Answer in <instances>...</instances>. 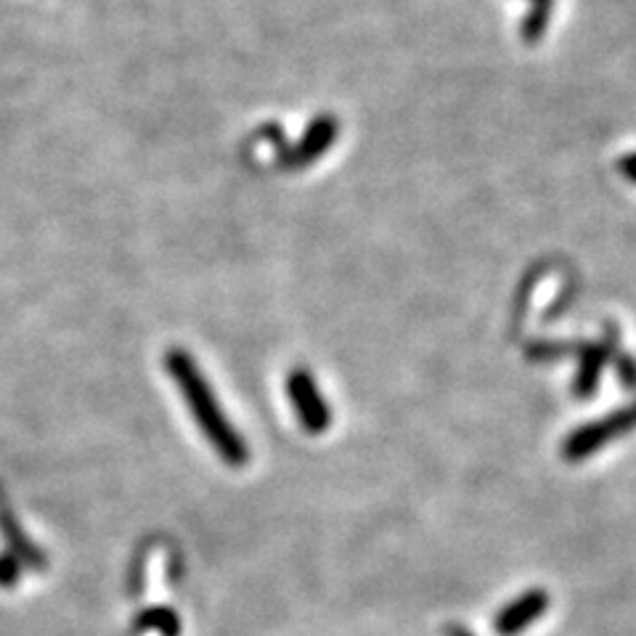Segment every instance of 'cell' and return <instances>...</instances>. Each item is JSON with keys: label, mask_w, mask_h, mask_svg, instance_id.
I'll return each mask as SVG.
<instances>
[{"label": "cell", "mask_w": 636, "mask_h": 636, "mask_svg": "<svg viewBox=\"0 0 636 636\" xmlns=\"http://www.w3.org/2000/svg\"><path fill=\"white\" fill-rule=\"evenodd\" d=\"M165 367H168L172 380L181 388L191 414L197 416L199 430L208 435V441L212 443V448L218 451V456H221L225 464H231V467H242V464L250 459L247 443L231 427L229 420L223 416V411L218 409L215 395H212L202 371L197 369L194 358L183 353V350H170V353L165 356Z\"/></svg>", "instance_id": "1"}, {"label": "cell", "mask_w": 636, "mask_h": 636, "mask_svg": "<svg viewBox=\"0 0 636 636\" xmlns=\"http://www.w3.org/2000/svg\"><path fill=\"white\" fill-rule=\"evenodd\" d=\"M632 430H636V403H628V406L613 411L602 420L586 422L579 430H573L562 443V456L568 462H583L594 456L596 451L605 448L610 441H618Z\"/></svg>", "instance_id": "2"}, {"label": "cell", "mask_w": 636, "mask_h": 636, "mask_svg": "<svg viewBox=\"0 0 636 636\" xmlns=\"http://www.w3.org/2000/svg\"><path fill=\"white\" fill-rule=\"evenodd\" d=\"M287 395L292 401V409H295V414L300 416L305 433H310V435L327 433L331 424V411L327 406V401H324L316 380L308 374V371H303V369L292 371L287 380Z\"/></svg>", "instance_id": "3"}, {"label": "cell", "mask_w": 636, "mask_h": 636, "mask_svg": "<svg viewBox=\"0 0 636 636\" xmlns=\"http://www.w3.org/2000/svg\"><path fill=\"white\" fill-rule=\"evenodd\" d=\"M549 610V594L543 589H528L517 600L509 602L496 615V634L499 636H520L528 626H533Z\"/></svg>", "instance_id": "4"}, {"label": "cell", "mask_w": 636, "mask_h": 636, "mask_svg": "<svg viewBox=\"0 0 636 636\" xmlns=\"http://www.w3.org/2000/svg\"><path fill=\"white\" fill-rule=\"evenodd\" d=\"M335 138H337L335 119L318 117L308 125V130H305L300 144L282 151V157H278V165H282V168H287V170H300V168H305V165L316 162V159L329 149Z\"/></svg>", "instance_id": "5"}, {"label": "cell", "mask_w": 636, "mask_h": 636, "mask_svg": "<svg viewBox=\"0 0 636 636\" xmlns=\"http://www.w3.org/2000/svg\"><path fill=\"white\" fill-rule=\"evenodd\" d=\"M607 358H610L607 344H586V348H583L579 377H575V395L586 398L594 393L596 382H600L602 367H605Z\"/></svg>", "instance_id": "6"}, {"label": "cell", "mask_w": 636, "mask_h": 636, "mask_svg": "<svg viewBox=\"0 0 636 636\" xmlns=\"http://www.w3.org/2000/svg\"><path fill=\"white\" fill-rule=\"evenodd\" d=\"M17 570H19L17 562H13L11 556H3V560H0V583H3V586H11V583L19 579Z\"/></svg>", "instance_id": "7"}, {"label": "cell", "mask_w": 636, "mask_h": 636, "mask_svg": "<svg viewBox=\"0 0 636 636\" xmlns=\"http://www.w3.org/2000/svg\"><path fill=\"white\" fill-rule=\"evenodd\" d=\"M618 168H621L623 176L628 178V181H634V183H636V155H628V157H623Z\"/></svg>", "instance_id": "8"}, {"label": "cell", "mask_w": 636, "mask_h": 636, "mask_svg": "<svg viewBox=\"0 0 636 636\" xmlns=\"http://www.w3.org/2000/svg\"><path fill=\"white\" fill-rule=\"evenodd\" d=\"M448 636H473L467 632V628H459V626H454V628H448Z\"/></svg>", "instance_id": "9"}]
</instances>
